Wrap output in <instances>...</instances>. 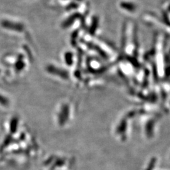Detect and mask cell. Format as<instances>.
I'll return each mask as SVG.
<instances>
[{
    "label": "cell",
    "instance_id": "6da1fadb",
    "mask_svg": "<svg viewBox=\"0 0 170 170\" xmlns=\"http://www.w3.org/2000/svg\"><path fill=\"white\" fill-rule=\"evenodd\" d=\"M1 25L7 29H10L15 30H22L23 26L20 24H14L13 22H11L8 20H3L1 22Z\"/></svg>",
    "mask_w": 170,
    "mask_h": 170
}]
</instances>
